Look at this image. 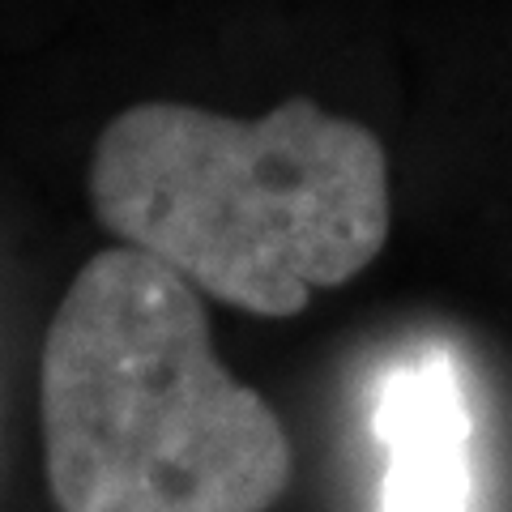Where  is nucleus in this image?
Listing matches in <instances>:
<instances>
[{
  "label": "nucleus",
  "instance_id": "obj_1",
  "mask_svg": "<svg viewBox=\"0 0 512 512\" xmlns=\"http://www.w3.org/2000/svg\"><path fill=\"white\" fill-rule=\"evenodd\" d=\"M103 227L252 316H295L389 239V158L363 124L312 99L261 120L141 103L90 158Z\"/></svg>",
  "mask_w": 512,
  "mask_h": 512
},
{
  "label": "nucleus",
  "instance_id": "obj_2",
  "mask_svg": "<svg viewBox=\"0 0 512 512\" xmlns=\"http://www.w3.org/2000/svg\"><path fill=\"white\" fill-rule=\"evenodd\" d=\"M39 410L60 512H265L291 483V440L222 367L197 286L133 244L64 291Z\"/></svg>",
  "mask_w": 512,
  "mask_h": 512
},
{
  "label": "nucleus",
  "instance_id": "obj_3",
  "mask_svg": "<svg viewBox=\"0 0 512 512\" xmlns=\"http://www.w3.org/2000/svg\"><path fill=\"white\" fill-rule=\"evenodd\" d=\"M380 512H474V419L453 355L419 346L376 376Z\"/></svg>",
  "mask_w": 512,
  "mask_h": 512
}]
</instances>
